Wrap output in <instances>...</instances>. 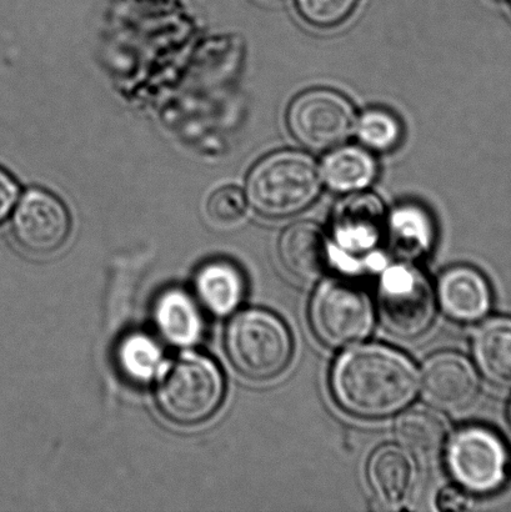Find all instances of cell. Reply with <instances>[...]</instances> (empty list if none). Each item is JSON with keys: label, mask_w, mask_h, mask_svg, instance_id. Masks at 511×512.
Returning a JSON list of instances; mask_svg holds the SVG:
<instances>
[{"label": "cell", "mask_w": 511, "mask_h": 512, "mask_svg": "<svg viewBox=\"0 0 511 512\" xmlns=\"http://www.w3.org/2000/svg\"><path fill=\"white\" fill-rule=\"evenodd\" d=\"M340 408L359 418L382 419L412 403L418 390L413 361L383 345H362L340 355L330 376Z\"/></svg>", "instance_id": "6da1fadb"}, {"label": "cell", "mask_w": 511, "mask_h": 512, "mask_svg": "<svg viewBox=\"0 0 511 512\" xmlns=\"http://www.w3.org/2000/svg\"><path fill=\"white\" fill-rule=\"evenodd\" d=\"M154 395L160 414L170 423L203 424L212 419L223 404L224 375L209 356L187 351L162 366Z\"/></svg>", "instance_id": "7a4b0ae2"}, {"label": "cell", "mask_w": 511, "mask_h": 512, "mask_svg": "<svg viewBox=\"0 0 511 512\" xmlns=\"http://www.w3.org/2000/svg\"><path fill=\"white\" fill-rule=\"evenodd\" d=\"M320 189L317 163L307 154L283 150L260 160L249 173L247 200L265 218H288L312 205Z\"/></svg>", "instance_id": "3957f363"}, {"label": "cell", "mask_w": 511, "mask_h": 512, "mask_svg": "<svg viewBox=\"0 0 511 512\" xmlns=\"http://www.w3.org/2000/svg\"><path fill=\"white\" fill-rule=\"evenodd\" d=\"M224 349L240 375L269 380L287 369L293 356V339L279 316L268 310L248 309L229 321Z\"/></svg>", "instance_id": "277c9868"}, {"label": "cell", "mask_w": 511, "mask_h": 512, "mask_svg": "<svg viewBox=\"0 0 511 512\" xmlns=\"http://www.w3.org/2000/svg\"><path fill=\"white\" fill-rule=\"evenodd\" d=\"M373 323V305L358 285L332 279L315 291L310 324L318 339L330 348H347L367 339Z\"/></svg>", "instance_id": "5b68a950"}, {"label": "cell", "mask_w": 511, "mask_h": 512, "mask_svg": "<svg viewBox=\"0 0 511 512\" xmlns=\"http://www.w3.org/2000/svg\"><path fill=\"white\" fill-rule=\"evenodd\" d=\"M435 293L422 271L394 265L380 280L378 306L384 328L402 339L425 333L435 315Z\"/></svg>", "instance_id": "8992f818"}, {"label": "cell", "mask_w": 511, "mask_h": 512, "mask_svg": "<svg viewBox=\"0 0 511 512\" xmlns=\"http://www.w3.org/2000/svg\"><path fill=\"white\" fill-rule=\"evenodd\" d=\"M447 463L453 479L472 494H493L508 479L507 446L498 434L483 426H469L453 436Z\"/></svg>", "instance_id": "52a82bcc"}, {"label": "cell", "mask_w": 511, "mask_h": 512, "mask_svg": "<svg viewBox=\"0 0 511 512\" xmlns=\"http://www.w3.org/2000/svg\"><path fill=\"white\" fill-rule=\"evenodd\" d=\"M293 137L310 150L339 147L355 127V110L344 95L330 89H313L298 95L287 117Z\"/></svg>", "instance_id": "ba28073f"}, {"label": "cell", "mask_w": 511, "mask_h": 512, "mask_svg": "<svg viewBox=\"0 0 511 512\" xmlns=\"http://www.w3.org/2000/svg\"><path fill=\"white\" fill-rule=\"evenodd\" d=\"M70 229L72 222L62 200L43 189L28 190L13 215V237L30 254L57 252L67 243Z\"/></svg>", "instance_id": "9c48e42d"}, {"label": "cell", "mask_w": 511, "mask_h": 512, "mask_svg": "<svg viewBox=\"0 0 511 512\" xmlns=\"http://www.w3.org/2000/svg\"><path fill=\"white\" fill-rule=\"evenodd\" d=\"M422 391L434 408L459 411L477 399L479 379L467 358L447 351L433 355L424 364Z\"/></svg>", "instance_id": "30bf717a"}, {"label": "cell", "mask_w": 511, "mask_h": 512, "mask_svg": "<svg viewBox=\"0 0 511 512\" xmlns=\"http://www.w3.org/2000/svg\"><path fill=\"white\" fill-rule=\"evenodd\" d=\"M368 479L377 498L389 508L408 504L418 484V466L403 446L385 445L368 464Z\"/></svg>", "instance_id": "8fae6325"}, {"label": "cell", "mask_w": 511, "mask_h": 512, "mask_svg": "<svg viewBox=\"0 0 511 512\" xmlns=\"http://www.w3.org/2000/svg\"><path fill=\"white\" fill-rule=\"evenodd\" d=\"M438 299L450 319L473 323L488 313L492 305V290L478 270L455 266L440 278Z\"/></svg>", "instance_id": "7c38bea8"}, {"label": "cell", "mask_w": 511, "mask_h": 512, "mask_svg": "<svg viewBox=\"0 0 511 512\" xmlns=\"http://www.w3.org/2000/svg\"><path fill=\"white\" fill-rule=\"evenodd\" d=\"M279 256L294 278L317 280L329 263V247L322 228L312 222L290 225L280 238Z\"/></svg>", "instance_id": "4fadbf2b"}, {"label": "cell", "mask_w": 511, "mask_h": 512, "mask_svg": "<svg viewBox=\"0 0 511 512\" xmlns=\"http://www.w3.org/2000/svg\"><path fill=\"white\" fill-rule=\"evenodd\" d=\"M384 227L382 202L373 194H358L339 204L334 232L342 247L362 252L378 243Z\"/></svg>", "instance_id": "5bb4252c"}, {"label": "cell", "mask_w": 511, "mask_h": 512, "mask_svg": "<svg viewBox=\"0 0 511 512\" xmlns=\"http://www.w3.org/2000/svg\"><path fill=\"white\" fill-rule=\"evenodd\" d=\"M200 303L215 315H227L242 303L245 281L242 271L229 261L214 260L199 269L194 280Z\"/></svg>", "instance_id": "9a60e30c"}, {"label": "cell", "mask_w": 511, "mask_h": 512, "mask_svg": "<svg viewBox=\"0 0 511 512\" xmlns=\"http://www.w3.org/2000/svg\"><path fill=\"white\" fill-rule=\"evenodd\" d=\"M474 356L490 383L511 388V319L494 318L474 336Z\"/></svg>", "instance_id": "2e32d148"}, {"label": "cell", "mask_w": 511, "mask_h": 512, "mask_svg": "<svg viewBox=\"0 0 511 512\" xmlns=\"http://www.w3.org/2000/svg\"><path fill=\"white\" fill-rule=\"evenodd\" d=\"M395 434L399 443L418 458L432 459L444 449L448 424L442 414L427 406H415L400 416Z\"/></svg>", "instance_id": "e0dca14e"}, {"label": "cell", "mask_w": 511, "mask_h": 512, "mask_svg": "<svg viewBox=\"0 0 511 512\" xmlns=\"http://www.w3.org/2000/svg\"><path fill=\"white\" fill-rule=\"evenodd\" d=\"M160 334L174 345L197 343L203 333L198 305L183 290L173 289L160 296L154 310Z\"/></svg>", "instance_id": "ac0fdd59"}, {"label": "cell", "mask_w": 511, "mask_h": 512, "mask_svg": "<svg viewBox=\"0 0 511 512\" xmlns=\"http://www.w3.org/2000/svg\"><path fill=\"white\" fill-rule=\"evenodd\" d=\"M378 167L367 150L344 147L324 159L322 179L337 193L360 192L377 178Z\"/></svg>", "instance_id": "d6986e66"}, {"label": "cell", "mask_w": 511, "mask_h": 512, "mask_svg": "<svg viewBox=\"0 0 511 512\" xmlns=\"http://www.w3.org/2000/svg\"><path fill=\"white\" fill-rule=\"evenodd\" d=\"M118 361L120 369L134 381H148L159 373L162 350L147 335L133 334L120 344Z\"/></svg>", "instance_id": "ffe728a7"}, {"label": "cell", "mask_w": 511, "mask_h": 512, "mask_svg": "<svg viewBox=\"0 0 511 512\" xmlns=\"http://www.w3.org/2000/svg\"><path fill=\"white\" fill-rule=\"evenodd\" d=\"M390 228L395 244L408 253L422 252L432 242V224L428 215L417 207H403L395 210Z\"/></svg>", "instance_id": "44dd1931"}, {"label": "cell", "mask_w": 511, "mask_h": 512, "mask_svg": "<svg viewBox=\"0 0 511 512\" xmlns=\"http://www.w3.org/2000/svg\"><path fill=\"white\" fill-rule=\"evenodd\" d=\"M357 134L365 147L375 152H389L398 147L402 127L392 113L383 109H370L357 124Z\"/></svg>", "instance_id": "7402d4cb"}, {"label": "cell", "mask_w": 511, "mask_h": 512, "mask_svg": "<svg viewBox=\"0 0 511 512\" xmlns=\"http://www.w3.org/2000/svg\"><path fill=\"white\" fill-rule=\"evenodd\" d=\"M359 0H295L305 22L317 28L342 24L357 8Z\"/></svg>", "instance_id": "603a6c76"}, {"label": "cell", "mask_w": 511, "mask_h": 512, "mask_svg": "<svg viewBox=\"0 0 511 512\" xmlns=\"http://www.w3.org/2000/svg\"><path fill=\"white\" fill-rule=\"evenodd\" d=\"M247 202L242 190L238 188L219 189L209 199V218L220 228L234 227L242 222L247 214Z\"/></svg>", "instance_id": "cb8c5ba5"}, {"label": "cell", "mask_w": 511, "mask_h": 512, "mask_svg": "<svg viewBox=\"0 0 511 512\" xmlns=\"http://www.w3.org/2000/svg\"><path fill=\"white\" fill-rule=\"evenodd\" d=\"M18 184L7 170L0 168V225L9 217L17 203Z\"/></svg>", "instance_id": "d4e9b609"}, {"label": "cell", "mask_w": 511, "mask_h": 512, "mask_svg": "<svg viewBox=\"0 0 511 512\" xmlns=\"http://www.w3.org/2000/svg\"><path fill=\"white\" fill-rule=\"evenodd\" d=\"M464 504L463 495H459L457 491H443L438 500L439 509L443 510H460L464 508Z\"/></svg>", "instance_id": "484cf974"}, {"label": "cell", "mask_w": 511, "mask_h": 512, "mask_svg": "<svg viewBox=\"0 0 511 512\" xmlns=\"http://www.w3.org/2000/svg\"><path fill=\"white\" fill-rule=\"evenodd\" d=\"M510 421H511V406H510Z\"/></svg>", "instance_id": "4316f807"}, {"label": "cell", "mask_w": 511, "mask_h": 512, "mask_svg": "<svg viewBox=\"0 0 511 512\" xmlns=\"http://www.w3.org/2000/svg\"><path fill=\"white\" fill-rule=\"evenodd\" d=\"M510 3H511V0H510Z\"/></svg>", "instance_id": "83f0119b"}]
</instances>
